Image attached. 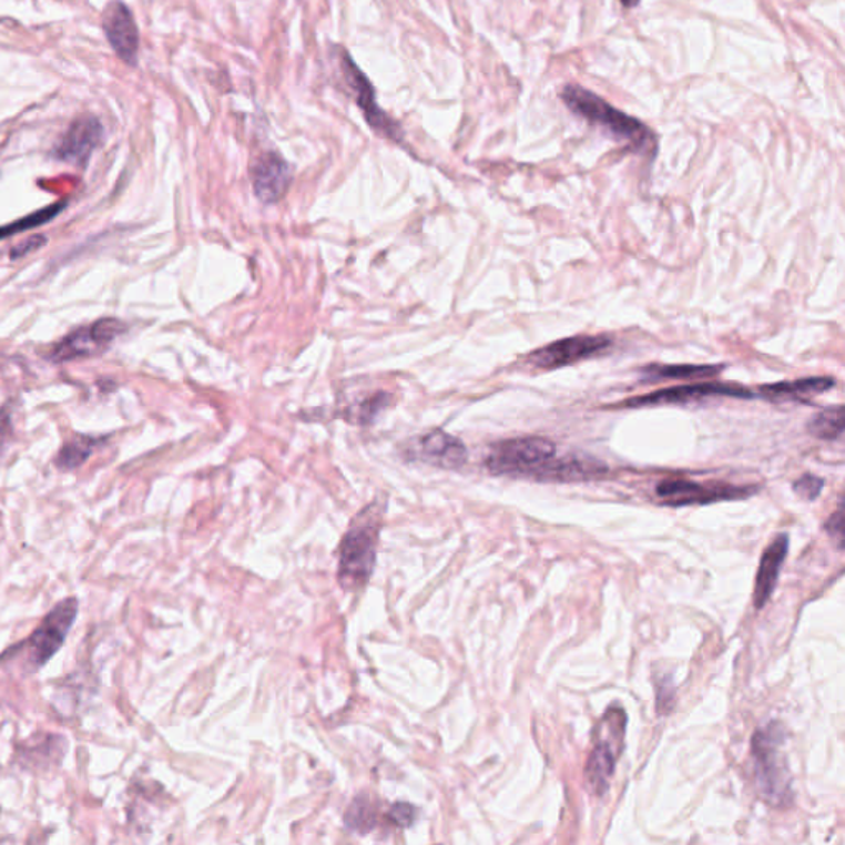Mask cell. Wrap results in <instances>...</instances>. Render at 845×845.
<instances>
[{
	"label": "cell",
	"mask_w": 845,
	"mask_h": 845,
	"mask_svg": "<svg viewBox=\"0 0 845 845\" xmlns=\"http://www.w3.org/2000/svg\"><path fill=\"white\" fill-rule=\"evenodd\" d=\"M608 471L610 468L597 459L556 458L537 479L557 482L590 481V479L603 478Z\"/></svg>",
	"instance_id": "e0dca14e"
},
{
	"label": "cell",
	"mask_w": 845,
	"mask_h": 845,
	"mask_svg": "<svg viewBox=\"0 0 845 845\" xmlns=\"http://www.w3.org/2000/svg\"><path fill=\"white\" fill-rule=\"evenodd\" d=\"M104 33L110 40L114 52L130 63L136 65L138 49H140V32L130 7L121 0H114L104 10Z\"/></svg>",
	"instance_id": "4fadbf2b"
},
{
	"label": "cell",
	"mask_w": 845,
	"mask_h": 845,
	"mask_svg": "<svg viewBox=\"0 0 845 845\" xmlns=\"http://www.w3.org/2000/svg\"><path fill=\"white\" fill-rule=\"evenodd\" d=\"M786 739V730L780 722L768 723L752 739L756 790L766 803L775 807L787 806L793 801V776L784 755Z\"/></svg>",
	"instance_id": "6da1fadb"
},
{
	"label": "cell",
	"mask_w": 845,
	"mask_h": 845,
	"mask_svg": "<svg viewBox=\"0 0 845 845\" xmlns=\"http://www.w3.org/2000/svg\"><path fill=\"white\" fill-rule=\"evenodd\" d=\"M368 516V509L360 513L358 523L344 537L340 546L339 580L347 590H357L364 587L374 571L375 556H377L378 532H380V513Z\"/></svg>",
	"instance_id": "5b68a950"
},
{
	"label": "cell",
	"mask_w": 845,
	"mask_h": 845,
	"mask_svg": "<svg viewBox=\"0 0 845 845\" xmlns=\"http://www.w3.org/2000/svg\"><path fill=\"white\" fill-rule=\"evenodd\" d=\"M103 141V126L96 118H80L71 124L59 147L55 157L74 165H84L91 152Z\"/></svg>",
	"instance_id": "5bb4252c"
},
{
	"label": "cell",
	"mask_w": 845,
	"mask_h": 845,
	"mask_svg": "<svg viewBox=\"0 0 845 845\" xmlns=\"http://www.w3.org/2000/svg\"><path fill=\"white\" fill-rule=\"evenodd\" d=\"M94 446H96V439L91 438V436H77V438L70 439L57 456V468L62 469V471H73V469L80 468L90 458Z\"/></svg>",
	"instance_id": "44dd1931"
},
{
	"label": "cell",
	"mask_w": 845,
	"mask_h": 845,
	"mask_svg": "<svg viewBox=\"0 0 845 845\" xmlns=\"http://www.w3.org/2000/svg\"><path fill=\"white\" fill-rule=\"evenodd\" d=\"M725 365H659L652 364L642 368L644 380H692V378H709L722 374Z\"/></svg>",
	"instance_id": "d6986e66"
},
{
	"label": "cell",
	"mask_w": 845,
	"mask_h": 845,
	"mask_svg": "<svg viewBox=\"0 0 845 845\" xmlns=\"http://www.w3.org/2000/svg\"><path fill=\"white\" fill-rule=\"evenodd\" d=\"M787 550H790V536L780 533L763 552L759 573H756L755 593H753L756 610H763L772 598L773 591L776 590L777 578L786 560Z\"/></svg>",
	"instance_id": "2e32d148"
},
{
	"label": "cell",
	"mask_w": 845,
	"mask_h": 845,
	"mask_svg": "<svg viewBox=\"0 0 845 845\" xmlns=\"http://www.w3.org/2000/svg\"><path fill=\"white\" fill-rule=\"evenodd\" d=\"M63 208H65V202H60V204L50 205V207L42 208V211L30 213V215L9 223V225L0 226V240L9 238V236L27 232V230L37 228L40 225H45L50 220L55 218L59 213H62Z\"/></svg>",
	"instance_id": "7402d4cb"
},
{
	"label": "cell",
	"mask_w": 845,
	"mask_h": 845,
	"mask_svg": "<svg viewBox=\"0 0 845 845\" xmlns=\"http://www.w3.org/2000/svg\"><path fill=\"white\" fill-rule=\"evenodd\" d=\"M78 617L77 598H67L60 601L42 621L30 638L19 644L12 645L3 654L23 655L26 658L27 672H33L49 664L50 659L62 649L67 641L74 620Z\"/></svg>",
	"instance_id": "277c9868"
},
{
	"label": "cell",
	"mask_w": 845,
	"mask_h": 845,
	"mask_svg": "<svg viewBox=\"0 0 845 845\" xmlns=\"http://www.w3.org/2000/svg\"><path fill=\"white\" fill-rule=\"evenodd\" d=\"M556 456V442L542 436H522L492 445L485 466L491 475L537 479Z\"/></svg>",
	"instance_id": "3957f363"
},
{
	"label": "cell",
	"mask_w": 845,
	"mask_h": 845,
	"mask_svg": "<svg viewBox=\"0 0 845 845\" xmlns=\"http://www.w3.org/2000/svg\"><path fill=\"white\" fill-rule=\"evenodd\" d=\"M420 458L442 469H458L468 461V448L461 439L435 429L420 439Z\"/></svg>",
	"instance_id": "9a60e30c"
},
{
	"label": "cell",
	"mask_w": 845,
	"mask_h": 845,
	"mask_svg": "<svg viewBox=\"0 0 845 845\" xmlns=\"http://www.w3.org/2000/svg\"><path fill=\"white\" fill-rule=\"evenodd\" d=\"M47 243V236L45 235H32L30 236L27 242L20 243V245H17L16 248L10 252V256H12V259H20L23 258V256L30 255V253L37 252V250L42 248L43 245Z\"/></svg>",
	"instance_id": "4316f807"
},
{
	"label": "cell",
	"mask_w": 845,
	"mask_h": 845,
	"mask_svg": "<svg viewBox=\"0 0 845 845\" xmlns=\"http://www.w3.org/2000/svg\"><path fill=\"white\" fill-rule=\"evenodd\" d=\"M10 436H12V421H10L9 410L2 408L0 410V456L9 446Z\"/></svg>",
	"instance_id": "f1b7e54d"
},
{
	"label": "cell",
	"mask_w": 845,
	"mask_h": 845,
	"mask_svg": "<svg viewBox=\"0 0 845 845\" xmlns=\"http://www.w3.org/2000/svg\"><path fill=\"white\" fill-rule=\"evenodd\" d=\"M611 346L613 340L608 336L567 337L530 354L527 357V365L539 370H556V368L567 367V365L607 353Z\"/></svg>",
	"instance_id": "9c48e42d"
},
{
	"label": "cell",
	"mask_w": 845,
	"mask_h": 845,
	"mask_svg": "<svg viewBox=\"0 0 845 845\" xmlns=\"http://www.w3.org/2000/svg\"><path fill=\"white\" fill-rule=\"evenodd\" d=\"M293 181V167L278 152H265L252 165V184L263 204L282 201Z\"/></svg>",
	"instance_id": "7c38bea8"
},
{
	"label": "cell",
	"mask_w": 845,
	"mask_h": 845,
	"mask_svg": "<svg viewBox=\"0 0 845 845\" xmlns=\"http://www.w3.org/2000/svg\"><path fill=\"white\" fill-rule=\"evenodd\" d=\"M415 816H417V811H415V807L411 806V804L397 803L391 806L390 817L397 826H410V824H414Z\"/></svg>",
	"instance_id": "484cf974"
},
{
	"label": "cell",
	"mask_w": 845,
	"mask_h": 845,
	"mask_svg": "<svg viewBox=\"0 0 845 845\" xmlns=\"http://www.w3.org/2000/svg\"><path fill=\"white\" fill-rule=\"evenodd\" d=\"M343 67L344 78H346L347 84L353 88L355 103L360 108L364 113L365 121L371 130L377 131L381 136L388 138V140L395 142L404 141V133H401L398 123H395L390 116L384 113L378 106L377 100H375V90L371 86L368 78L365 73L358 70L353 59L347 55V52L343 53Z\"/></svg>",
	"instance_id": "30bf717a"
},
{
	"label": "cell",
	"mask_w": 845,
	"mask_h": 845,
	"mask_svg": "<svg viewBox=\"0 0 845 845\" xmlns=\"http://www.w3.org/2000/svg\"><path fill=\"white\" fill-rule=\"evenodd\" d=\"M621 3H623L624 7H628V9H631V7H635L639 3V0H620Z\"/></svg>",
	"instance_id": "f546056e"
},
{
	"label": "cell",
	"mask_w": 845,
	"mask_h": 845,
	"mask_svg": "<svg viewBox=\"0 0 845 845\" xmlns=\"http://www.w3.org/2000/svg\"><path fill=\"white\" fill-rule=\"evenodd\" d=\"M124 330V324L113 317L96 320L91 326L73 330L65 339L60 340L50 353V358L57 364H62L104 353Z\"/></svg>",
	"instance_id": "ba28073f"
},
{
	"label": "cell",
	"mask_w": 845,
	"mask_h": 845,
	"mask_svg": "<svg viewBox=\"0 0 845 845\" xmlns=\"http://www.w3.org/2000/svg\"><path fill=\"white\" fill-rule=\"evenodd\" d=\"M607 725H601L604 730V736L598 739L597 745L591 750L590 759L584 768L588 786L594 794L603 796L610 787V780L617 768L618 759H620L621 749H623L624 726H627V715L623 709L610 710L604 716Z\"/></svg>",
	"instance_id": "8992f818"
},
{
	"label": "cell",
	"mask_w": 845,
	"mask_h": 845,
	"mask_svg": "<svg viewBox=\"0 0 845 845\" xmlns=\"http://www.w3.org/2000/svg\"><path fill=\"white\" fill-rule=\"evenodd\" d=\"M755 492L753 488H733V486H704L685 479H668L655 486V496L665 506H692L710 503L716 500L743 499Z\"/></svg>",
	"instance_id": "8fae6325"
},
{
	"label": "cell",
	"mask_w": 845,
	"mask_h": 845,
	"mask_svg": "<svg viewBox=\"0 0 845 845\" xmlns=\"http://www.w3.org/2000/svg\"><path fill=\"white\" fill-rule=\"evenodd\" d=\"M562 100L568 110L603 128L614 140L630 142L634 149H644V151L654 145V136L645 124L611 106L608 101L591 93L587 88L568 84L563 88Z\"/></svg>",
	"instance_id": "7a4b0ae2"
},
{
	"label": "cell",
	"mask_w": 845,
	"mask_h": 845,
	"mask_svg": "<svg viewBox=\"0 0 845 845\" xmlns=\"http://www.w3.org/2000/svg\"><path fill=\"white\" fill-rule=\"evenodd\" d=\"M826 532L836 540L837 547L841 550L844 549V516L843 506H839L837 512L831 516V519L826 522Z\"/></svg>",
	"instance_id": "83f0119b"
},
{
	"label": "cell",
	"mask_w": 845,
	"mask_h": 845,
	"mask_svg": "<svg viewBox=\"0 0 845 845\" xmlns=\"http://www.w3.org/2000/svg\"><path fill=\"white\" fill-rule=\"evenodd\" d=\"M807 428H810L811 435L816 436V438L826 439V441L839 439L844 432L843 405L824 408L819 414L814 415V418L810 421Z\"/></svg>",
	"instance_id": "ffe728a7"
},
{
	"label": "cell",
	"mask_w": 845,
	"mask_h": 845,
	"mask_svg": "<svg viewBox=\"0 0 845 845\" xmlns=\"http://www.w3.org/2000/svg\"><path fill=\"white\" fill-rule=\"evenodd\" d=\"M823 488L824 479L817 478L814 475H804L803 478L797 479L793 485L794 492L806 500H816L819 493L823 492Z\"/></svg>",
	"instance_id": "d4e9b609"
},
{
	"label": "cell",
	"mask_w": 845,
	"mask_h": 845,
	"mask_svg": "<svg viewBox=\"0 0 845 845\" xmlns=\"http://www.w3.org/2000/svg\"><path fill=\"white\" fill-rule=\"evenodd\" d=\"M836 378L833 377H810L793 381H780V384L760 387L759 397L770 398L773 401L804 400V398L814 397V395L826 394L831 388L836 387Z\"/></svg>",
	"instance_id": "ac0fdd59"
},
{
	"label": "cell",
	"mask_w": 845,
	"mask_h": 845,
	"mask_svg": "<svg viewBox=\"0 0 845 845\" xmlns=\"http://www.w3.org/2000/svg\"><path fill=\"white\" fill-rule=\"evenodd\" d=\"M388 401H390V397H388L387 394H377L374 395V397L368 398V400H365L364 404L360 405V410H358L357 414V421L362 423V425H367V423L374 421V418L387 407Z\"/></svg>",
	"instance_id": "cb8c5ba5"
},
{
	"label": "cell",
	"mask_w": 845,
	"mask_h": 845,
	"mask_svg": "<svg viewBox=\"0 0 845 845\" xmlns=\"http://www.w3.org/2000/svg\"><path fill=\"white\" fill-rule=\"evenodd\" d=\"M726 397V398H750L759 397V394L746 387H740L735 384H723V381H704V384L682 385V387L665 388V390L654 391V394L641 395V397L628 398L621 404L613 405L610 408H648L664 407V405H688L701 404L706 398Z\"/></svg>",
	"instance_id": "52a82bcc"
},
{
	"label": "cell",
	"mask_w": 845,
	"mask_h": 845,
	"mask_svg": "<svg viewBox=\"0 0 845 845\" xmlns=\"http://www.w3.org/2000/svg\"><path fill=\"white\" fill-rule=\"evenodd\" d=\"M374 823V813H371L370 804H368L364 797L355 800L353 806L349 807V811H347L346 814L347 827L364 833V831L371 829Z\"/></svg>",
	"instance_id": "603a6c76"
}]
</instances>
